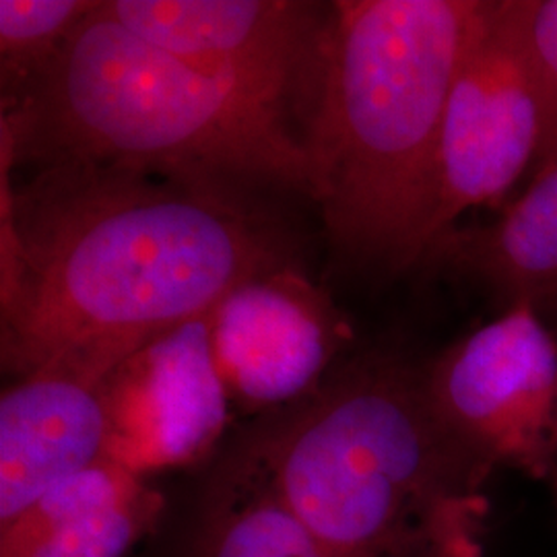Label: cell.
I'll use <instances>...</instances> for the list:
<instances>
[{
  "label": "cell",
  "mask_w": 557,
  "mask_h": 557,
  "mask_svg": "<svg viewBox=\"0 0 557 557\" xmlns=\"http://www.w3.org/2000/svg\"><path fill=\"white\" fill-rule=\"evenodd\" d=\"M2 368L94 349L135 358L238 287L294 269L259 197L64 163L2 178Z\"/></svg>",
  "instance_id": "1"
},
{
  "label": "cell",
  "mask_w": 557,
  "mask_h": 557,
  "mask_svg": "<svg viewBox=\"0 0 557 557\" xmlns=\"http://www.w3.org/2000/svg\"><path fill=\"white\" fill-rule=\"evenodd\" d=\"M7 168L79 163L190 186L317 197L306 147L223 81L114 20L103 0L40 71L2 96Z\"/></svg>",
  "instance_id": "2"
},
{
  "label": "cell",
  "mask_w": 557,
  "mask_h": 557,
  "mask_svg": "<svg viewBox=\"0 0 557 557\" xmlns=\"http://www.w3.org/2000/svg\"><path fill=\"white\" fill-rule=\"evenodd\" d=\"M481 0L331 2L308 156L329 239L359 269L421 267L438 207L448 91Z\"/></svg>",
  "instance_id": "3"
},
{
  "label": "cell",
  "mask_w": 557,
  "mask_h": 557,
  "mask_svg": "<svg viewBox=\"0 0 557 557\" xmlns=\"http://www.w3.org/2000/svg\"><path fill=\"white\" fill-rule=\"evenodd\" d=\"M341 557H438L492 465L450 432L425 366L345 361L239 453Z\"/></svg>",
  "instance_id": "4"
},
{
  "label": "cell",
  "mask_w": 557,
  "mask_h": 557,
  "mask_svg": "<svg viewBox=\"0 0 557 557\" xmlns=\"http://www.w3.org/2000/svg\"><path fill=\"white\" fill-rule=\"evenodd\" d=\"M103 7L140 38L257 103L306 147L324 89L331 4L103 0Z\"/></svg>",
  "instance_id": "5"
},
{
  "label": "cell",
  "mask_w": 557,
  "mask_h": 557,
  "mask_svg": "<svg viewBox=\"0 0 557 557\" xmlns=\"http://www.w3.org/2000/svg\"><path fill=\"white\" fill-rule=\"evenodd\" d=\"M543 137L545 100L524 0H481L442 120L432 244L467 211L504 199L533 170Z\"/></svg>",
  "instance_id": "6"
},
{
  "label": "cell",
  "mask_w": 557,
  "mask_h": 557,
  "mask_svg": "<svg viewBox=\"0 0 557 557\" xmlns=\"http://www.w3.org/2000/svg\"><path fill=\"white\" fill-rule=\"evenodd\" d=\"M442 421L487 465L549 478L557 416V338L515 306L425 366Z\"/></svg>",
  "instance_id": "7"
},
{
  "label": "cell",
  "mask_w": 557,
  "mask_h": 557,
  "mask_svg": "<svg viewBox=\"0 0 557 557\" xmlns=\"http://www.w3.org/2000/svg\"><path fill=\"white\" fill-rule=\"evenodd\" d=\"M128 359L87 351L13 380L0 398V527L59 485L110 457L108 382Z\"/></svg>",
  "instance_id": "8"
},
{
  "label": "cell",
  "mask_w": 557,
  "mask_h": 557,
  "mask_svg": "<svg viewBox=\"0 0 557 557\" xmlns=\"http://www.w3.org/2000/svg\"><path fill=\"white\" fill-rule=\"evenodd\" d=\"M211 320L221 382L252 407L306 397L345 341L333 304L294 269L242 285Z\"/></svg>",
  "instance_id": "9"
},
{
  "label": "cell",
  "mask_w": 557,
  "mask_h": 557,
  "mask_svg": "<svg viewBox=\"0 0 557 557\" xmlns=\"http://www.w3.org/2000/svg\"><path fill=\"white\" fill-rule=\"evenodd\" d=\"M108 393L110 458L139 475L199 457L225 421V386L207 338L156 341L112 374Z\"/></svg>",
  "instance_id": "10"
},
{
  "label": "cell",
  "mask_w": 557,
  "mask_h": 557,
  "mask_svg": "<svg viewBox=\"0 0 557 557\" xmlns=\"http://www.w3.org/2000/svg\"><path fill=\"white\" fill-rule=\"evenodd\" d=\"M419 271L475 283L504 304L557 310V165L487 225H455L428 248Z\"/></svg>",
  "instance_id": "11"
},
{
  "label": "cell",
  "mask_w": 557,
  "mask_h": 557,
  "mask_svg": "<svg viewBox=\"0 0 557 557\" xmlns=\"http://www.w3.org/2000/svg\"><path fill=\"white\" fill-rule=\"evenodd\" d=\"M207 557H341L238 455L211 531Z\"/></svg>",
  "instance_id": "12"
},
{
  "label": "cell",
  "mask_w": 557,
  "mask_h": 557,
  "mask_svg": "<svg viewBox=\"0 0 557 557\" xmlns=\"http://www.w3.org/2000/svg\"><path fill=\"white\" fill-rule=\"evenodd\" d=\"M143 492L147 487L139 473L114 458H103L60 481L21 517L0 527V557H23L60 529L137 498Z\"/></svg>",
  "instance_id": "13"
},
{
  "label": "cell",
  "mask_w": 557,
  "mask_h": 557,
  "mask_svg": "<svg viewBox=\"0 0 557 557\" xmlns=\"http://www.w3.org/2000/svg\"><path fill=\"white\" fill-rule=\"evenodd\" d=\"M100 0H0V83L13 94L54 59Z\"/></svg>",
  "instance_id": "14"
},
{
  "label": "cell",
  "mask_w": 557,
  "mask_h": 557,
  "mask_svg": "<svg viewBox=\"0 0 557 557\" xmlns=\"http://www.w3.org/2000/svg\"><path fill=\"white\" fill-rule=\"evenodd\" d=\"M158 510V496L143 492L137 498L60 529L23 557H124Z\"/></svg>",
  "instance_id": "15"
},
{
  "label": "cell",
  "mask_w": 557,
  "mask_h": 557,
  "mask_svg": "<svg viewBox=\"0 0 557 557\" xmlns=\"http://www.w3.org/2000/svg\"><path fill=\"white\" fill-rule=\"evenodd\" d=\"M524 27L545 100V137L533 180L557 165V0H524Z\"/></svg>",
  "instance_id": "16"
}]
</instances>
